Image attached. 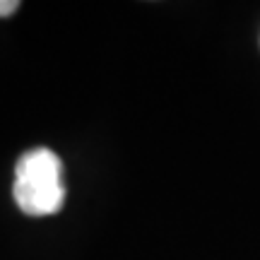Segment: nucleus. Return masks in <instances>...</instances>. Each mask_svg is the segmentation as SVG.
Instances as JSON below:
<instances>
[{
    "mask_svg": "<svg viewBox=\"0 0 260 260\" xmlns=\"http://www.w3.org/2000/svg\"><path fill=\"white\" fill-rule=\"evenodd\" d=\"M15 203L29 217H48L60 212L65 203L63 161L48 147L29 149L15 167Z\"/></svg>",
    "mask_w": 260,
    "mask_h": 260,
    "instance_id": "1",
    "label": "nucleus"
},
{
    "mask_svg": "<svg viewBox=\"0 0 260 260\" xmlns=\"http://www.w3.org/2000/svg\"><path fill=\"white\" fill-rule=\"evenodd\" d=\"M19 8L17 0H0V17H10L15 15V10Z\"/></svg>",
    "mask_w": 260,
    "mask_h": 260,
    "instance_id": "2",
    "label": "nucleus"
}]
</instances>
